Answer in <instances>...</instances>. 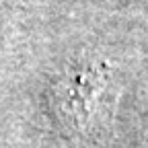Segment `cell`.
Masks as SVG:
<instances>
[{"mask_svg":"<svg viewBox=\"0 0 148 148\" xmlns=\"http://www.w3.org/2000/svg\"><path fill=\"white\" fill-rule=\"evenodd\" d=\"M109 74L105 66L88 68L66 80L56 95V111L68 132H86L105 109L109 97Z\"/></svg>","mask_w":148,"mask_h":148,"instance_id":"obj_1","label":"cell"}]
</instances>
